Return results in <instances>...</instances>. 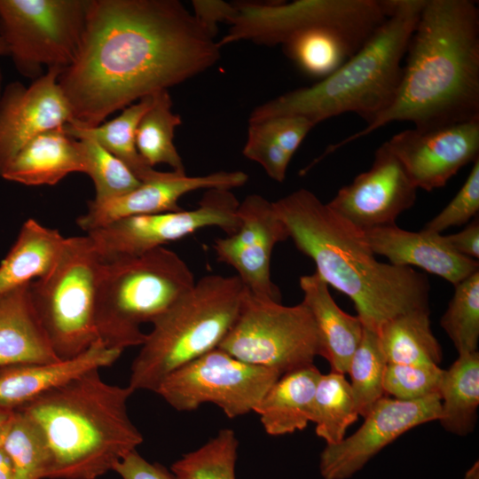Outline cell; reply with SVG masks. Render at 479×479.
Listing matches in <instances>:
<instances>
[{
    "label": "cell",
    "mask_w": 479,
    "mask_h": 479,
    "mask_svg": "<svg viewBox=\"0 0 479 479\" xmlns=\"http://www.w3.org/2000/svg\"><path fill=\"white\" fill-rule=\"evenodd\" d=\"M122 479H177L171 472L144 459L137 451L126 455L114 470Z\"/></svg>",
    "instance_id": "cell-41"
},
{
    "label": "cell",
    "mask_w": 479,
    "mask_h": 479,
    "mask_svg": "<svg viewBox=\"0 0 479 479\" xmlns=\"http://www.w3.org/2000/svg\"><path fill=\"white\" fill-rule=\"evenodd\" d=\"M218 348L280 375L313 365L320 356L317 326L303 302L287 306L246 287L237 318Z\"/></svg>",
    "instance_id": "cell-9"
},
{
    "label": "cell",
    "mask_w": 479,
    "mask_h": 479,
    "mask_svg": "<svg viewBox=\"0 0 479 479\" xmlns=\"http://www.w3.org/2000/svg\"><path fill=\"white\" fill-rule=\"evenodd\" d=\"M444 371L433 364H388L382 383L384 393L403 401L439 395Z\"/></svg>",
    "instance_id": "cell-38"
},
{
    "label": "cell",
    "mask_w": 479,
    "mask_h": 479,
    "mask_svg": "<svg viewBox=\"0 0 479 479\" xmlns=\"http://www.w3.org/2000/svg\"><path fill=\"white\" fill-rule=\"evenodd\" d=\"M181 123V116L172 112L169 90L153 94V103L141 117L136 130L137 151L150 167L167 164L172 171L185 174L183 160L173 141L175 130Z\"/></svg>",
    "instance_id": "cell-31"
},
{
    "label": "cell",
    "mask_w": 479,
    "mask_h": 479,
    "mask_svg": "<svg viewBox=\"0 0 479 479\" xmlns=\"http://www.w3.org/2000/svg\"><path fill=\"white\" fill-rule=\"evenodd\" d=\"M237 214L236 232L214 241L216 259L232 266L253 294L280 302V292L271 278V259L275 246L289 238L287 227L273 201L259 194L246 196Z\"/></svg>",
    "instance_id": "cell-15"
},
{
    "label": "cell",
    "mask_w": 479,
    "mask_h": 479,
    "mask_svg": "<svg viewBox=\"0 0 479 479\" xmlns=\"http://www.w3.org/2000/svg\"><path fill=\"white\" fill-rule=\"evenodd\" d=\"M99 262L88 235L66 238L53 267L29 283L31 302L59 359L75 357L98 340L94 309Z\"/></svg>",
    "instance_id": "cell-8"
},
{
    "label": "cell",
    "mask_w": 479,
    "mask_h": 479,
    "mask_svg": "<svg viewBox=\"0 0 479 479\" xmlns=\"http://www.w3.org/2000/svg\"><path fill=\"white\" fill-rule=\"evenodd\" d=\"M60 68H50L28 86L12 82L0 96V175L20 151L39 134L73 121L71 106L59 85Z\"/></svg>",
    "instance_id": "cell-18"
},
{
    "label": "cell",
    "mask_w": 479,
    "mask_h": 479,
    "mask_svg": "<svg viewBox=\"0 0 479 479\" xmlns=\"http://www.w3.org/2000/svg\"><path fill=\"white\" fill-rule=\"evenodd\" d=\"M365 43L334 28L314 27L294 35L282 46L304 74L321 80L339 68Z\"/></svg>",
    "instance_id": "cell-30"
},
{
    "label": "cell",
    "mask_w": 479,
    "mask_h": 479,
    "mask_svg": "<svg viewBox=\"0 0 479 479\" xmlns=\"http://www.w3.org/2000/svg\"><path fill=\"white\" fill-rule=\"evenodd\" d=\"M134 391L89 371L15 409L26 414L46 442L49 479H98L144 440L130 420Z\"/></svg>",
    "instance_id": "cell-4"
},
{
    "label": "cell",
    "mask_w": 479,
    "mask_h": 479,
    "mask_svg": "<svg viewBox=\"0 0 479 479\" xmlns=\"http://www.w3.org/2000/svg\"><path fill=\"white\" fill-rule=\"evenodd\" d=\"M65 241L58 230L27 219L1 262L0 296L46 274L59 257Z\"/></svg>",
    "instance_id": "cell-26"
},
{
    "label": "cell",
    "mask_w": 479,
    "mask_h": 479,
    "mask_svg": "<svg viewBox=\"0 0 479 479\" xmlns=\"http://www.w3.org/2000/svg\"><path fill=\"white\" fill-rule=\"evenodd\" d=\"M441 409L438 420L452 434L473 432L479 406V353L459 355L444 371L439 387Z\"/></svg>",
    "instance_id": "cell-28"
},
{
    "label": "cell",
    "mask_w": 479,
    "mask_h": 479,
    "mask_svg": "<svg viewBox=\"0 0 479 479\" xmlns=\"http://www.w3.org/2000/svg\"><path fill=\"white\" fill-rule=\"evenodd\" d=\"M195 282L187 263L165 247L99 262L94 309L98 339L121 351L140 346L146 335L141 325L153 323Z\"/></svg>",
    "instance_id": "cell-7"
},
{
    "label": "cell",
    "mask_w": 479,
    "mask_h": 479,
    "mask_svg": "<svg viewBox=\"0 0 479 479\" xmlns=\"http://www.w3.org/2000/svg\"><path fill=\"white\" fill-rule=\"evenodd\" d=\"M279 376L216 348L173 371L154 393L179 412L213 404L233 419L254 412Z\"/></svg>",
    "instance_id": "cell-12"
},
{
    "label": "cell",
    "mask_w": 479,
    "mask_h": 479,
    "mask_svg": "<svg viewBox=\"0 0 479 479\" xmlns=\"http://www.w3.org/2000/svg\"><path fill=\"white\" fill-rule=\"evenodd\" d=\"M299 284L303 294L302 302L310 310L317 326L320 356L328 361L331 371L347 373L362 339L364 326L361 320L337 305L328 285L316 271L301 276Z\"/></svg>",
    "instance_id": "cell-22"
},
{
    "label": "cell",
    "mask_w": 479,
    "mask_h": 479,
    "mask_svg": "<svg viewBox=\"0 0 479 479\" xmlns=\"http://www.w3.org/2000/svg\"><path fill=\"white\" fill-rule=\"evenodd\" d=\"M245 287L237 275L195 282L152 324L134 358L128 386L155 392L169 373L218 348L239 313Z\"/></svg>",
    "instance_id": "cell-6"
},
{
    "label": "cell",
    "mask_w": 479,
    "mask_h": 479,
    "mask_svg": "<svg viewBox=\"0 0 479 479\" xmlns=\"http://www.w3.org/2000/svg\"><path fill=\"white\" fill-rule=\"evenodd\" d=\"M373 252L397 266H416L441 277L453 286L479 271L476 260L455 252L444 235L425 229L411 232L396 224L362 232Z\"/></svg>",
    "instance_id": "cell-20"
},
{
    "label": "cell",
    "mask_w": 479,
    "mask_h": 479,
    "mask_svg": "<svg viewBox=\"0 0 479 479\" xmlns=\"http://www.w3.org/2000/svg\"><path fill=\"white\" fill-rule=\"evenodd\" d=\"M3 431L0 433V479H15L12 461L1 444Z\"/></svg>",
    "instance_id": "cell-44"
},
{
    "label": "cell",
    "mask_w": 479,
    "mask_h": 479,
    "mask_svg": "<svg viewBox=\"0 0 479 479\" xmlns=\"http://www.w3.org/2000/svg\"><path fill=\"white\" fill-rule=\"evenodd\" d=\"M89 0H0V35L16 70L35 80L75 60Z\"/></svg>",
    "instance_id": "cell-11"
},
{
    "label": "cell",
    "mask_w": 479,
    "mask_h": 479,
    "mask_svg": "<svg viewBox=\"0 0 479 479\" xmlns=\"http://www.w3.org/2000/svg\"><path fill=\"white\" fill-rule=\"evenodd\" d=\"M76 140L82 156L85 174L90 177L94 184V200L119 197L142 184L122 161L96 140L90 137Z\"/></svg>",
    "instance_id": "cell-37"
},
{
    "label": "cell",
    "mask_w": 479,
    "mask_h": 479,
    "mask_svg": "<svg viewBox=\"0 0 479 479\" xmlns=\"http://www.w3.org/2000/svg\"><path fill=\"white\" fill-rule=\"evenodd\" d=\"M425 0H389L385 21L346 62L309 87L298 88L256 106L248 122L298 115L315 125L352 113L372 122L391 104L403 60Z\"/></svg>",
    "instance_id": "cell-5"
},
{
    "label": "cell",
    "mask_w": 479,
    "mask_h": 479,
    "mask_svg": "<svg viewBox=\"0 0 479 479\" xmlns=\"http://www.w3.org/2000/svg\"><path fill=\"white\" fill-rule=\"evenodd\" d=\"M387 143L417 189L431 192L479 158V120L430 130H404Z\"/></svg>",
    "instance_id": "cell-17"
},
{
    "label": "cell",
    "mask_w": 479,
    "mask_h": 479,
    "mask_svg": "<svg viewBox=\"0 0 479 479\" xmlns=\"http://www.w3.org/2000/svg\"><path fill=\"white\" fill-rule=\"evenodd\" d=\"M240 201L231 190H207L192 209L129 216L87 232L100 262L142 255L206 227L227 235L239 227Z\"/></svg>",
    "instance_id": "cell-13"
},
{
    "label": "cell",
    "mask_w": 479,
    "mask_h": 479,
    "mask_svg": "<svg viewBox=\"0 0 479 479\" xmlns=\"http://www.w3.org/2000/svg\"><path fill=\"white\" fill-rule=\"evenodd\" d=\"M479 212V158L473 162L464 184L452 200L423 229L442 233L467 224Z\"/></svg>",
    "instance_id": "cell-39"
},
{
    "label": "cell",
    "mask_w": 479,
    "mask_h": 479,
    "mask_svg": "<svg viewBox=\"0 0 479 479\" xmlns=\"http://www.w3.org/2000/svg\"><path fill=\"white\" fill-rule=\"evenodd\" d=\"M449 247L458 254L478 261L479 258V219L471 221L461 231L444 235Z\"/></svg>",
    "instance_id": "cell-43"
},
{
    "label": "cell",
    "mask_w": 479,
    "mask_h": 479,
    "mask_svg": "<svg viewBox=\"0 0 479 479\" xmlns=\"http://www.w3.org/2000/svg\"><path fill=\"white\" fill-rule=\"evenodd\" d=\"M14 410L0 405V433L13 414Z\"/></svg>",
    "instance_id": "cell-45"
},
{
    "label": "cell",
    "mask_w": 479,
    "mask_h": 479,
    "mask_svg": "<svg viewBox=\"0 0 479 479\" xmlns=\"http://www.w3.org/2000/svg\"><path fill=\"white\" fill-rule=\"evenodd\" d=\"M358 416L345 374L334 371L321 374L313 402L317 436L328 445L339 444Z\"/></svg>",
    "instance_id": "cell-32"
},
{
    "label": "cell",
    "mask_w": 479,
    "mask_h": 479,
    "mask_svg": "<svg viewBox=\"0 0 479 479\" xmlns=\"http://www.w3.org/2000/svg\"><path fill=\"white\" fill-rule=\"evenodd\" d=\"M74 172L85 173V167L77 140L62 126L32 139L0 176L25 185H54Z\"/></svg>",
    "instance_id": "cell-24"
},
{
    "label": "cell",
    "mask_w": 479,
    "mask_h": 479,
    "mask_svg": "<svg viewBox=\"0 0 479 479\" xmlns=\"http://www.w3.org/2000/svg\"><path fill=\"white\" fill-rule=\"evenodd\" d=\"M248 179L243 171H217L203 176H187L169 171L162 177L142 182L134 190L106 200H90L88 210L77 219L78 226L89 232L116 220L142 215L177 211L178 200L198 190H232Z\"/></svg>",
    "instance_id": "cell-19"
},
{
    "label": "cell",
    "mask_w": 479,
    "mask_h": 479,
    "mask_svg": "<svg viewBox=\"0 0 479 479\" xmlns=\"http://www.w3.org/2000/svg\"><path fill=\"white\" fill-rule=\"evenodd\" d=\"M389 107L337 149L394 122L430 130L479 120V9L472 0H425Z\"/></svg>",
    "instance_id": "cell-2"
},
{
    "label": "cell",
    "mask_w": 479,
    "mask_h": 479,
    "mask_svg": "<svg viewBox=\"0 0 479 479\" xmlns=\"http://www.w3.org/2000/svg\"><path fill=\"white\" fill-rule=\"evenodd\" d=\"M122 353L98 340L69 359L0 367V405L15 410L89 371L112 365Z\"/></svg>",
    "instance_id": "cell-21"
},
{
    "label": "cell",
    "mask_w": 479,
    "mask_h": 479,
    "mask_svg": "<svg viewBox=\"0 0 479 479\" xmlns=\"http://www.w3.org/2000/svg\"><path fill=\"white\" fill-rule=\"evenodd\" d=\"M59 360L31 302L29 284L0 296V367Z\"/></svg>",
    "instance_id": "cell-23"
},
{
    "label": "cell",
    "mask_w": 479,
    "mask_h": 479,
    "mask_svg": "<svg viewBox=\"0 0 479 479\" xmlns=\"http://www.w3.org/2000/svg\"><path fill=\"white\" fill-rule=\"evenodd\" d=\"M440 326L459 355L478 351L479 271L454 286Z\"/></svg>",
    "instance_id": "cell-36"
},
{
    "label": "cell",
    "mask_w": 479,
    "mask_h": 479,
    "mask_svg": "<svg viewBox=\"0 0 479 479\" xmlns=\"http://www.w3.org/2000/svg\"><path fill=\"white\" fill-rule=\"evenodd\" d=\"M15 479H45L49 453L44 437L26 414L14 410L1 436Z\"/></svg>",
    "instance_id": "cell-33"
},
{
    "label": "cell",
    "mask_w": 479,
    "mask_h": 479,
    "mask_svg": "<svg viewBox=\"0 0 479 479\" xmlns=\"http://www.w3.org/2000/svg\"><path fill=\"white\" fill-rule=\"evenodd\" d=\"M248 124L244 156L260 164L271 178L282 183L293 155L260 123Z\"/></svg>",
    "instance_id": "cell-40"
},
{
    "label": "cell",
    "mask_w": 479,
    "mask_h": 479,
    "mask_svg": "<svg viewBox=\"0 0 479 479\" xmlns=\"http://www.w3.org/2000/svg\"><path fill=\"white\" fill-rule=\"evenodd\" d=\"M218 45L250 41L274 46L314 27H328L366 42L389 15V0H296L234 4Z\"/></svg>",
    "instance_id": "cell-10"
},
{
    "label": "cell",
    "mask_w": 479,
    "mask_h": 479,
    "mask_svg": "<svg viewBox=\"0 0 479 479\" xmlns=\"http://www.w3.org/2000/svg\"><path fill=\"white\" fill-rule=\"evenodd\" d=\"M388 364H433L443 359L434 335L429 310H417L391 318L377 333Z\"/></svg>",
    "instance_id": "cell-29"
},
{
    "label": "cell",
    "mask_w": 479,
    "mask_h": 479,
    "mask_svg": "<svg viewBox=\"0 0 479 479\" xmlns=\"http://www.w3.org/2000/svg\"><path fill=\"white\" fill-rule=\"evenodd\" d=\"M6 55H8L7 46H6L4 41L3 40V38L0 35V56H6ZM3 90H4L3 73H2V70H1V67H0V96L2 94Z\"/></svg>",
    "instance_id": "cell-47"
},
{
    "label": "cell",
    "mask_w": 479,
    "mask_h": 479,
    "mask_svg": "<svg viewBox=\"0 0 479 479\" xmlns=\"http://www.w3.org/2000/svg\"><path fill=\"white\" fill-rule=\"evenodd\" d=\"M239 442L232 429L224 428L195 451L171 466L177 479H236Z\"/></svg>",
    "instance_id": "cell-35"
},
{
    "label": "cell",
    "mask_w": 479,
    "mask_h": 479,
    "mask_svg": "<svg viewBox=\"0 0 479 479\" xmlns=\"http://www.w3.org/2000/svg\"><path fill=\"white\" fill-rule=\"evenodd\" d=\"M440 409L438 394L412 401L382 397L355 433L339 444L326 445L319 456L322 478L352 477L383 448L408 430L438 420Z\"/></svg>",
    "instance_id": "cell-14"
},
{
    "label": "cell",
    "mask_w": 479,
    "mask_h": 479,
    "mask_svg": "<svg viewBox=\"0 0 479 479\" xmlns=\"http://www.w3.org/2000/svg\"><path fill=\"white\" fill-rule=\"evenodd\" d=\"M153 95L145 97L123 108L113 120L93 128H81L69 123L64 131L75 139L90 137L122 161L141 181L162 177L167 172L150 167L139 154L136 145V130L143 114L149 109Z\"/></svg>",
    "instance_id": "cell-27"
},
{
    "label": "cell",
    "mask_w": 479,
    "mask_h": 479,
    "mask_svg": "<svg viewBox=\"0 0 479 479\" xmlns=\"http://www.w3.org/2000/svg\"><path fill=\"white\" fill-rule=\"evenodd\" d=\"M319 370L313 365L284 373L271 385L254 412L272 436L304 429L312 421Z\"/></svg>",
    "instance_id": "cell-25"
},
{
    "label": "cell",
    "mask_w": 479,
    "mask_h": 479,
    "mask_svg": "<svg viewBox=\"0 0 479 479\" xmlns=\"http://www.w3.org/2000/svg\"><path fill=\"white\" fill-rule=\"evenodd\" d=\"M387 365L377 333L364 326L362 339L347 372L356 410L363 418L386 396L382 383Z\"/></svg>",
    "instance_id": "cell-34"
},
{
    "label": "cell",
    "mask_w": 479,
    "mask_h": 479,
    "mask_svg": "<svg viewBox=\"0 0 479 479\" xmlns=\"http://www.w3.org/2000/svg\"><path fill=\"white\" fill-rule=\"evenodd\" d=\"M463 479H479V462L476 460L466 472Z\"/></svg>",
    "instance_id": "cell-46"
},
{
    "label": "cell",
    "mask_w": 479,
    "mask_h": 479,
    "mask_svg": "<svg viewBox=\"0 0 479 479\" xmlns=\"http://www.w3.org/2000/svg\"><path fill=\"white\" fill-rule=\"evenodd\" d=\"M417 187L387 141L374 153L371 168L340 188L326 203L361 232L390 224L412 208Z\"/></svg>",
    "instance_id": "cell-16"
},
{
    "label": "cell",
    "mask_w": 479,
    "mask_h": 479,
    "mask_svg": "<svg viewBox=\"0 0 479 479\" xmlns=\"http://www.w3.org/2000/svg\"><path fill=\"white\" fill-rule=\"evenodd\" d=\"M220 49L178 0H89L78 55L58 78L72 109L69 124L98 126L212 67Z\"/></svg>",
    "instance_id": "cell-1"
},
{
    "label": "cell",
    "mask_w": 479,
    "mask_h": 479,
    "mask_svg": "<svg viewBox=\"0 0 479 479\" xmlns=\"http://www.w3.org/2000/svg\"><path fill=\"white\" fill-rule=\"evenodd\" d=\"M192 6L194 16L215 36L217 23L227 22L235 12L234 4L220 0H195Z\"/></svg>",
    "instance_id": "cell-42"
},
{
    "label": "cell",
    "mask_w": 479,
    "mask_h": 479,
    "mask_svg": "<svg viewBox=\"0 0 479 479\" xmlns=\"http://www.w3.org/2000/svg\"><path fill=\"white\" fill-rule=\"evenodd\" d=\"M273 206L296 248L314 262L316 272L328 286L353 302L365 328L378 333L395 317L429 310L427 276L378 261L362 232L312 192L298 189Z\"/></svg>",
    "instance_id": "cell-3"
}]
</instances>
